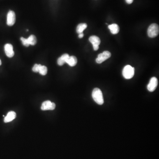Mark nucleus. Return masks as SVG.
I'll return each instance as SVG.
<instances>
[{
  "instance_id": "nucleus-1",
  "label": "nucleus",
  "mask_w": 159,
  "mask_h": 159,
  "mask_svg": "<svg viewBox=\"0 0 159 159\" xmlns=\"http://www.w3.org/2000/svg\"><path fill=\"white\" fill-rule=\"evenodd\" d=\"M92 97L94 101L99 105H103L104 103L102 92L99 88H95L92 92Z\"/></svg>"
},
{
  "instance_id": "nucleus-2",
  "label": "nucleus",
  "mask_w": 159,
  "mask_h": 159,
  "mask_svg": "<svg viewBox=\"0 0 159 159\" xmlns=\"http://www.w3.org/2000/svg\"><path fill=\"white\" fill-rule=\"evenodd\" d=\"M135 75V68L130 65L125 66L123 71V75L126 79H130Z\"/></svg>"
},
{
  "instance_id": "nucleus-3",
  "label": "nucleus",
  "mask_w": 159,
  "mask_h": 159,
  "mask_svg": "<svg viewBox=\"0 0 159 159\" xmlns=\"http://www.w3.org/2000/svg\"><path fill=\"white\" fill-rule=\"evenodd\" d=\"M159 26L156 24H152L149 26L147 33L149 37L153 38L156 37L159 34Z\"/></svg>"
},
{
  "instance_id": "nucleus-4",
  "label": "nucleus",
  "mask_w": 159,
  "mask_h": 159,
  "mask_svg": "<svg viewBox=\"0 0 159 159\" xmlns=\"http://www.w3.org/2000/svg\"><path fill=\"white\" fill-rule=\"evenodd\" d=\"M111 56V54L109 51H104L102 53L99 54L96 59V62L98 64H101Z\"/></svg>"
},
{
  "instance_id": "nucleus-5",
  "label": "nucleus",
  "mask_w": 159,
  "mask_h": 159,
  "mask_svg": "<svg viewBox=\"0 0 159 159\" xmlns=\"http://www.w3.org/2000/svg\"><path fill=\"white\" fill-rule=\"evenodd\" d=\"M89 40L92 44L94 50L95 51L98 50L99 48V45L101 43V39L99 37L95 35L91 36L89 38Z\"/></svg>"
},
{
  "instance_id": "nucleus-6",
  "label": "nucleus",
  "mask_w": 159,
  "mask_h": 159,
  "mask_svg": "<svg viewBox=\"0 0 159 159\" xmlns=\"http://www.w3.org/2000/svg\"><path fill=\"white\" fill-rule=\"evenodd\" d=\"M158 85V79L156 77H152L150 80L147 86L148 90L150 92H154L157 89Z\"/></svg>"
},
{
  "instance_id": "nucleus-7",
  "label": "nucleus",
  "mask_w": 159,
  "mask_h": 159,
  "mask_svg": "<svg viewBox=\"0 0 159 159\" xmlns=\"http://www.w3.org/2000/svg\"><path fill=\"white\" fill-rule=\"evenodd\" d=\"M56 107L55 104L52 103L49 101H46L42 104L41 106V109L43 111L47 110H54Z\"/></svg>"
},
{
  "instance_id": "nucleus-8",
  "label": "nucleus",
  "mask_w": 159,
  "mask_h": 159,
  "mask_svg": "<svg viewBox=\"0 0 159 159\" xmlns=\"http://www.w3.org/2000/svg\"><path fill=\"white\" fill-rule=\"evenodd\" d=\"M16 22V15L14 12L10 10L7 14V24L9 26H12Z\"/></svg>"
},
{
  "instance_id": "nucleus-9",
  "label": "nucleus",
  "mask_w": 159,
  "mask_h": 159,
  "mask_svg": "<svg viewBox=\"0 0 159 159\" xmlns=\"http://www.w3.org/2000/svg\"><path fill=\"white\" fill-rule=\"evenodd\" d=\"M4 51L6 56L9 58H12L14 55L13 46L11 44H6L4 47Z\"/></svg>"
},
{
  "instance_id": "nucleus-10",
  "label": "nucleus",
  "mask_w": 159,
  "mask_h": 159,
  "mask_svg": "<svg viewBox=\"0 0 159 159\" xmlns=\"http://www.w3.org/2000/svg\"><path fill=\"white\" fill-rule=\"evenodd\" d=\"M16 117V113L14 112L11 111L7 114L4 118V122L5 123H10Z\"/></svg>"
},
{
  "instance_id": "nucleus-11",
  "label": "nucleus",
  "mask_w": 159,
  "mask_h": 159,
  "mask_svg": "<svg viewBox=\"0 0 159 159\" xmlns=\"http://www.w3.org/2000/svg\"><path fill=\"white\" fill-rule=\"evenodd\" d=\"M70 55L67 54H65L61 55V56L58 58L57 62L58 64L60 66H63L65 63H66L68 59L69 58Z\"/></svg>"
},
{
  "instance_id": "nucleus-12",
  "label": "nucleus",
  "mask_w": 159,
  "mask_h": 159,
  "mask_svg": "<svg viewBox=\"0 0 159 159\" xmlns=\"http://www.w3.org/2000/svg\"><path fill=\"white\" fill-rule=\"evenodd\" d=\"M108 28L110 29L111 33L112 34L115 35L118 33L119 32V27L116 24H112L108 26Z\"/></svg>"
},
{
  "instance_id": "nucleus-13",
  "label": "nucleus",
  "mask_w": 159,
  "mask_h": 159,
  "mask_svg": "<svg viewBox=\"0 0 159 159\" xmlns=\"http://www.w3.org/2000/svg\"><path fill=\"white\" fill-rule=\"evenodd\" d=\"M77 62H78V60H77V58L74 56L69 57V58L66 61V63H67L69 66L71 67L76 66Z\"/></svg>"
},
{
  "instance_id": "nucleus-14",
  "label": "nucleus",
  "mask_w": 159,
  "mask_h": 159,
  "mask_svg": "<svg viewBox=\"0 0 159 159\" xmlns=\"http://www.w3.org/2000/svg\"><path fill=\"white\" fill-rule=\"evenodd\" d=\"M87 27V24L85 23H81L78 25L77 27V32L78 33H83V31Z\"/></svg>"
},
{
  "instance_id": "nucleus-15",
  "label": "nucleus",
  "mask_w": 159,
  "mask_h": 159,
  "mask_svg": "<svg viewBox=\"0 0 159 159\" xmlns=\"http://www.w3.org/2000/svg\"><path fill=\"white\" fill-rule=\"evenodd\" d=\"M27 39V42H28L29 45H32L33 46L36 44V38L34 35H31Z\"/></svg>"
},
{
  "instance_id": "nucleus-16",
  "label": "nucleus",
  "mask_w": 159,
  "mask_h": 159,
  "mask_svg": "<svg viewBox=\"0 0 159 159\" xmlns=\"http://www.w3.org/2000/svg\"><path fill=\"white\" fill-rule=\"evenodd\" d=\"M38 72L41 75L44 76V75H46L47 74V68L46 66H41L40 69H39V72Z\"/></svg>"
},
{
  "instance_id": "nucleus-17",
  "label": "nucleus",
  "mask_w": 159,
  "mask_h": 159,
  "mask_svg": "<svg viewBox=\"0 0 159 159\" xmlns=\"http://www.w3.org/2000/svg\"><path fill=\"white\" fill-rule=\"evenodd\" d=\"M42 66L40 64H35L34 67L33 68V71L35 72H39V69L40 67Z\"/></svg>"
},
{
  "instance_id": "nucleus-18",
  "label": "nucleus",
  "mask_w": 159,
  "mask_h": 159,
  "mask_svg": "<svg viewBox=\"0 0 159 159\" xmlns=\"http://www.w3.org/2000/svg\"><path fill=\"white\" fill-rule=\"evenodd\" d=\"M21 41L22 43L24 46L25 47H28V46L30 45L29 44H28V42H27V38H24L21 37Z\"/></svg>"
},
{
  "instance_id": "nucleus-19",
  "label": "nucleus",
  "mask_w": 159,
  "mask_h": 159,
  "mask_svg": "<svg viewBox=\"0 0 159 159\" xmlns=\"http://www.w3.org/2000/svg\"><path fill=\"white\" fill-rule=\"evenodd\" d=\"M125 1H126L127 3L128 4H131V3H133L134 0H125Z\"/></svg>"
},
{
  "instance_id": "nucleus-20",
  "label": "nucleus",
  "mask_w": 159,
  "mask_h": 159,
  "mask_svg": "<svg viewBox=\"0 0 159 159\" xmlns=\"http://www.w3.org/2000/svg\"><path fill=\"white\" fill-rule=\"evenodd\" d=\"M84 36V35L83 33H81L79 34L78 37L80 38H81L83 37Z\"/></svg>"
},
{
  "instance_id": "nucleus-21",
  "label": "nucleus",
  "mask_w": 159,
  "mask_h": 159,
  "mask_svg": "<svg viewBox=\"0 0 159 159\" xmlns=\"http://www.w3.org/2000/svg\"><path fill=\"white\" fill-rule=\"evenodd\" d=\"M1 65V59H0V66Z\"/></svg>"
}]
</instances>
